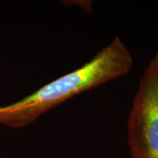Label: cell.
I'll use <instances>...</instances> for the list:
<instances>
[{"label":"cell","instance_id":"cell-4","mask_svg":"<svg viewBox=\"0 0 158 158\" xmlns=\"http://www.w3.org/2000/svg\"><path fill=\"white\" fill-rule=\"evenodd\" d=\"M154 60H158V52L157 53V54L155 55V57H154Z\"/></svg>","mask_w":158,"mask_h":158},{"label":"cell","instance_id":"cell-5","mask_svg":"<svg viewBox=\"0 0 158 158\" xmlns=\"http://www.w3.org/2000/svg\"><path fill=\"white\" fill-rule=\"evenodd\" d=\"M152 60L156 63V64H157V66H158V60H154V59H152Z\"/></svg>","mask_w":158,"mask_h":158},{"label":"cell","instance_id":"cell-3","mask_svg":"<svg viewBox=\"0 0 158 158\" xmlns=\"http://www.w3.org/2000/svg\"><path fill=\"white\" fill-rule=\"evenodd\" d=\"M65 5L76 6L78 8H80L91 15L93 11V2L89 0H73V1H65Z\"/></svg>","mask_w":158,"mask_h":158},{"label":"cell","instance_id":"cell-2","mask_svg":"<svg viewBox=\"0 0 158 158\" xmlns=\"http://www.w3.org/2000/svg\"><path fill=\"white\" fill-rule=\"evenodd\" d=\"M131 158H158V66L152 60L144 70L127 121Z\"/></svg>","mask_w":158,"mask_h":158},{"label":"cell","instance_id":"cell-1","mask_svg":"<svg viewBox=\"0 0 158 158\" xmlns=\"http://www.w3.org/2000/svg\"><path fill=\"white\" fill-rule=\"evenodd\" d=\"M133 64L129 49L116 37L80 68L19 101L0 106V124L12 128L26 127L69 99L127 76Z\"/></svg>","mask_w":158,"mask_h":158}]
</instances>
